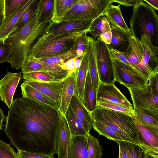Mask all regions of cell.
<instances>
[{"mask_svg": "<svg viewBox=\"0 0 158 158\" xmlns=\"http://www.w3.org/2000/svg\"><path fill=\"white\" fill-rule=\"evenodd\" d=\"M148 81L155 93L158 95V73L150 77Z\"/></svg>", "mask_w": 158, "mask_h": 158, "instance_id": "49", "label": "cell"}, {"mask_svg": "<svg viewBox=\"0 0 158 158\" xmlns=\"http://www.w3.org/2000/svg\"><path fill=\"white\" fill-rule=\"evenodd\" d=\"M39 1L34 0L31 4L23 12L14 27L13 32L20 29L30 20L37 9Z\"/></svg>", "mask_w": 158, "mask_h": 158, "instance_id": "34", "label": "cell"}, {"mask_svg": "<svg viewBox=\"0 0 158 158\" xmlns=\"http://www.w3.org/2000/svg\"><path fill=\"white\" fill-rule=\"evenodd\" d=\"M83 56H81L77 57L75 60V67L76 70H78L81 66Z\"/></svg>", "mask_w": 158, "mask_h": 158, "instance_id": "53", "label": "cell"}, {"mask_svg": "<svg viewBox=\"0 0 158 158\" xmlns=\"http://www.w3.org/2000/svg\"><path fill=\"white\" fill-rule=\"evenodd\" d=\"M136 0H113V2L119 3L126 7L133 6Z\"/></svg>", "mask_w": 158, "mask_h": 158, "instance_id": "50", "label": "cell"}, {"mask_svg": "<svg viewBox=\"0 0 158 158\" xmlns=\"http://www.w3.org/2000/svg\"><path fill=\"white\" fill-rule=\"evenodd\" d=\"M92 19H76L63 21L58 23L52 21L46 31L55 35L69 34L88 32Z\"/></svg>", "mask_w": 158, "mask_h": 158, "instance_id": "12", "label": "cell"}, {"mask_svg": "<svg viewBox=\"0 0 158 158\" xmlns=\"http://www.w3.org/2000/svg\"><path fill=\"white\" fill-rule=\"evenodd\" d=\"M12 51V46L10 43L0 40V64L8 62Z\"/></svg>", "mask_w": 158, "mask_h": 158, "instance_id": "41", "label": "cell"}, {"mask_svg": "<svg viewBox=\"0 0 158 158\" xmlns=\"http://www.w3.org/2000/svg\"><path fill=\"white\" fill-rule=\"evenodd\" d=\"M87 150L89 158H101L102 156L101 147L98 139L89 133L86 135Z\"/></svg>", "mask_w": 158, "mask_h": 158, "instance_id": "33", "label": "cell"}, {"mask_svg": "<svg viewBox=\"0 0 158 158\" xmlns=\"http://www.w3.org/2000/svg\"><path fill=\"white\" fill-rule=\"evenodd\" d=\"M42 65L37 62L35 59L28 56L26 58L21 69L22 74L42 71Z\"/></svg>", "mask_w": 158, "mask_h": 158, "instance_id": "38", "label": "cell"}, {"mask_svg": "<svg viewBox=\"0 0 158 158\" xmlns=\"http://www.w3.org/2000/svg\"><path fill=\"white\" fill-rule=\"evenodd\" d=\"M88 44L86 51L87 57L88 70L91 84L96 94L100 82L97 65L95 40L92 36L88 35Z\"/></svg>", "mask_w": 158, "mask_h": 158, "instance_id": "18", "label": "cell"}, {"mask_svg": "<svg viewBox=\"0 0 158 158\" xmlns=\"http://www.w3.org/2000/svg\"><path fill=\"white\" fill-rule=\"evenodd\" d=\"M74 58L76 57L70 51L64 55L59 56L35 59L42 65L43 68L42 71L48 73L54 76L59 81H63L70 73L64 68L63 63Z\"/></svg>", "mask_w": 158, "mask_h": 158, "instance_id": "13", "label": "cell"}, {"mask_svg": "<svg viewBox=\"0 0 158 158\" xmlns=\"http://www.w3.org/2000/svg\"><path fill=\"white\" fill-rule=\"evenodd\" d=\"M97 65L100 81L105 84H114V69L107 45L100 37L95 40Z\"/></svg>", "mask_w": 158, "mask_h": 158, "instance_id": "10", "label": "cell"}, {"mask_svg": "<svg viewBox=\"0 0 158 158\" xmlns=\"http://www.w3.org/2000/svg\"><path fill=\"white\" fill-rule=\"evenodd\" d=\"M5 0H0V17L5 16Z\"/></svg>", "mask_w": 158, "mask_h": 158, "instance_id": "52", "label": "cell"}, {"mask_svg": "<svg viewBox=\"0 0 158 158\" xmlns=\"http://www.w3.org/2000/svg\"><path fill=\"white\" fill-rule=\"evenodd\" d=\"M69 105L81 121L87 133H89L92 127L93 118L90 113L85 107L75 91Z\"/></svg>", "mask_w": 158, "mask_h": 158, "instance_id": "20", "label": "cell"}, {"mask_svg": "<svg viewBox=\"0 0 158 158\" xmlns=\"http://www.w3.org/2000/svg\"><path fill=\"white\" fill-rule=\"evenodd\" d=\"M22 77L41 82H54L61 81H59L53 75L44 71L22 74Z\"/></svg>", "mask_w": 158, "mask_h": 158, "instance_id": "36", "label": "cell"}, {"mask_svg": "<svg viewBox=\"0 0 158 158\" xmlns=\"http://www.w3.org/2000/svg\"><path fill=\"white\" fill-rule=\"evenodd\" d=\"M78 70L70 73L63 81L61 98L59 110L64 115L75 91L76 75Z\"/></svg>", "mask_w": 158, "mask_h": 158, "instance_id": "19", "label": "cell"}, {"mask_svg": "<svg viewBox=\"0 0 158 158\" xmlns=\"http://www.w3.org/2000/svg\"><path fill=\"white\" fill-rule=\"evenodd\" d=\"M115 81L127 89H139L146 86L148 80L131 66L116 60H111Z\"/></svg>", "mask_w": 158, "mask_h": 158, "instance_id": "9", "label": "cell"}, {"mask_svg": "<svg viewBox=\"0 0 158 158\" xmlns=\"http://www.w3.org/2000/svg\"><path fill=\"white\" fill-rule=\"evenodd\" d=\"M87 32H83L77 38L75 46L71 51L76 58L82 56L86 52L88 42Z\"/></svg>", "mask_w": 158, "mask_h": 158, "instance_id": "37", "label": "cell"}, {"mask_svg": "<svg viewBox=\"0 0 158 158\" xmlns=\"http://www.w3.org/2000/svg\"><path fill=\"white\" fill-rule=\"evenodd\" d=\"M131 35L140 41L141 36L146 35L153 45L158 47V18L154 9L143 0H136L133 6L130 21Z\"/></svg>", "mask_w": 158, "mask_h": 158, "instance_id": "5", "label": "cell"}, {"mask_svg": "<svg viewBox=\"0 0 158 158\" xmlns=\"http://www.w3.org/2000/svg\"><path fill=\"white\" fill-rule=\"evenodd\" d=\"M145 158H158V154H155L145 152Z\"/></svg>", "mask_w": 158, "mask_h": 158, "instance_id": "55", "label": "cell"}, {"mask_svg": "<svg viewBox=\"0 0 158 158\" xmlns=\"http://www.w3.org/2000/svg\"><path fill=\"white\" fill-rule=\"evenodd\" d=\"M29 0H5V17L14 13L19 8L24 6Z\"/></svg>", "mask_w": 158, "mask_h": 158, "instance_id": "39", "label": "cell"}, {"mask_svg": "<svg viewBox=\"0 0 158 158\" xmlns=\"http://www.w3.org/2000/svg\"><path fill=\"white\" fill-rule=\"evenodd\" d=\"M20 87L23 97L59 110L60 104L34 88L23 82L21 85Z\"/></svg>", "mask_w": 158, "mask_h": 158, "instance_id": "22", "label": "cell"}, {"mask_svg": "<svg viewBox=\"0 0 158 158\" xmlns=\"http://www.w3.org/2000/svg\"><path fill=\"white\" fill-rule=\"evenodd\" d=\"M112 32L111 44L108 47L122 52H125L129 46L128 37L131 35V32L123 30L109 23Z\"/></svg>", "mask_w": 158, "mask_h": 158, "instance_id": "24", "label": "cell"}, {"mask_svg": "<svg viewBox=\"0 0 158 158\" xmlns=\"http://www.w3.org/2000/svg\"><path fill=\"white\" fill-rule=\"evenodd\" d=\"M107 47L111 60H118L130 66L123 52L109 48L108 46Z\"/></svg>", "mask_w": 158, "mask_h": 158, "instance_id": "44", "label": "cell"}, {"mask_svg": "<svg viewBox=\"0 0 158 158\" xmlns=\"http://www.w3.org/2000/svg\"><path fill=\"white\" fill-rule=\"evenodd\" d=\"M5 117L3 114V110L0 107V131L3 129L2 127L4 126L3 125V123Z\"/></svg>", "mask_w": 158, "mask_h": 158, "instance_id": "54", "label": "cell"}, {"mask_svg": "<svg viewBox=\"0 0 158 158\" xmlns=\"http://www.w3.org/2000/svg\"><path fill=\"white\" fill-rule=\"evenodd\" d=\"M134 115L133 116L143 125L158 133V119L138 108H134Z\"/></svg>", "mask_w": 158, "mask_h": 158, "instance_id": "31", "label": "cell"}, {"mask_svg": "<svg viewBox=\"0 0 158 158\" xmlns=\"http://www.w3.org/2000/svg\"><path fill=\"white\" fill-rule=\"evenodd\" d=\"M23 82L34 88L51 99L60 104L63 81L58 82L39 81L22 77Z\"/></svg>", "mask_w": 158, "mask_h": 158, "instance_id": "15", "label": "cell"}, {"mask_svg": "<svg viewBox=\"0 0 158 158\" xmlns=\"http://www.w3.org/2000/svg\"><path fill=\"white\" fill-rule=\"evenodd\" d=\"M76 58L71 59L63 64L64 68L70 73L76 71L75 60Z\"/></svg>", "mask_w": 158, "mask_h": 158, "instance_id": "47", "label": "cell"}, {"mask_svg": "<svg viewBox=\"0 0 158 158\" xmlns=\"http://www.w3.org/2000/svg\"><path fill=\"white\" fill-rule=\"evenodd\" d=\"M33 1L34 0H29L24 6L19 8L14 13L9 16L5 17L0 27V40L5 41L8 36L13 32L14 27L21 15Z\"/></svg>", "mask_w": 158, "mask_h": 158, "instance_id": "23", "label": "cell"}, {"mask_svg": "<svg viewBox=\"0 0 158 158\" xmlns=\"http://www.w3.org/2000/svg\"><path fill=\"white\" fill-rule=\"evenodd\" d=\"M90 113L93 120L105 123L123 141L138 145L144 149L140 134L132 117L98 105Z\"/></svg>", "mask_w": 158, "mask_h": 158, "instance_id": "4", "label": "cell"}, {"mask_svg": "<svg viewBox=\"0 0 158 158\" xmlns=\"http://www.w3.org/2000/svg\"><path fill=\"white\" fill-rule=\"evenodd\" d=\"M5 18V16H2L1 17H0V27L2 25V23L4 21V19Z\"/></svg>", "mask_w": 158, "mask_h": 158, "instance_id": "56", "label": "cell"}, {"mask_svg": "<svg viewBox=\"0 0 158 158\" xmlns=\"http://www.w3.org/2000/svg\"><path fill=\"white\" fill-rule=\"evenodd\" d=\"M144 2L147 3L150 6L154 9L158 10V0H143Z\"/></svg>", "mask_w": 158, "mask_h": 158, "instance_id": "51", "label": "cell"}, {"mask_svg": "<svg viewBox=\"0 0 158 158\" xmlns=\"http://www.w3.org/2000/svg\"><path fill=\"white\" fill-rule=\"evenodd\" d=\"M96 105L120 112L131 117L134 115V110H131L118 105L108 102H96Z\"/></svg>", "mask_w": 158, "mask_h": 158, "instance_id": "40", "label": "cell"}, {"mask_svg": "<svg viewBox=\"0 0 158 158\" xmlns=\"http://www.w3.org/2000/svg\"><path fill=\"white\" fill-rule=\"evenodd\" d=\"M127 39L129 46L124 54L130 66L148 80L158 73V47L146 35H142L139 41L131 35Z\"/></svg>", "mask_w": 158, "mask_h": 158, "instance_id": "3", "label": "cell"}, {"mask_svg": "<svg viewBox=\"0 0 158 158\" xmlns=\"http://www.w3.org/2000/svg\"><path fill=\"white\" fill-rule=\"evenodd\" d=\"M88 71V64L86 52L83 56L80 66L77 71L76 77L75 91L82 102L84 90Z\"/></svg>", "mask_w": 158, "mask_h": 158, "instance_id": "27", "label": "cell"}, {"mask_svg": "<svg viewBox=\"0 0 158 158\" xmlns=\"http://www.w3.org/2000/svg\"><path fill=\"white\" fill-rule=\"evenodd\" d=\"M132 117L140 134L145 152L158 154V133L143 125L133 116Z\"/></svg>", "mask_w": 158, "mask_h": 158, "instance_id": "17", "label": "cell"}, {"mask_svg": "<svg viewBox=\"0 0 158 158\" xmlns=\"http://www.w3.org/2000/svg\"><path fill=\"white\" fill-rule=\"evenodd\" d=\"M92 127L100 135H103L109 139L115 142L123 140L111 128L102 122L93 120Z\"/></svg>", "mask_w": 158, "mask_h": 158, "instance_id": "32", "label": "cell"}, {"mask_svg": "<svg viewBox=\"0 0 158 158\" xmlns=\"http://www.w3.org/2000/svg\"><path fill=\"white\" fill-rule=\"evenodd\" d=\"M54 0H40L39 4L41 10L40 19L42 22L52 20L53 15Z\"/></svg>", "mask_w": 158, "mask_h": 158, "instance_id": "35", "label": "cell"}, {"mask_svg": "<svg viewBox=\"0 0 158 158\" xmlns=\"http://www.w3.org/2000/svg\"><path fill=\"white\" fill-rule=\"evenodd\" d=\"M113 0H78L58 20H94L103 14Z\"/></svg>", "mask_w": 158, "mask_h": 158, "instance_id": "7", "label": "cell"}, {"mask_svg": "<svg viewBox=\"0 0 158 158\" xmlns=\"http://www.w3.org/2000/svg\"><path fill=\"white\" fill-rule=\"evenodd\" d=\"M100 37L102 40L107 45L110 44L111 43L112 37L111 28L103 32Z\"/></svg>", "mask_w": 158, "mask_h": 158, "instance_id": "48", "label": "cell"}, {"mask_svg": "<svg viewBox=\"0 0 158 158\" xmlns=\"http://www.w3.org/2000/svg\"><path fill=\"white\" fill-rule=\"evenodd\" d=\"M72 136L85 135L86 132L80 119L69 105L64 115Z\"/></svg>", "mask_w": 158, "mask_h": 158, "instance_id": "26", "label": "cell"}, {"mask_svg": "<svg viewBox=\"0 0 158 158\" xmlns=\"http://www.w3.org/2000/svg\"><path fill=\"white\" fill-rule=\"evenodd\" d=\"M21 72L12 73L8 71L5 77L0 80V98L10 109L13 102V96L21 77Z\"/></svg>", "mask_w": 158, "mask_h": 158, "instance_id": "14", "label": "cell"}, {"mask_svg": "<svg viewBox=\"0 0 158 158\" xmlns=\"http://www.w3.org/2000/svg\"></svg>", "mask_w": 158, "mask_h": 158, "instance_id": "57", "label": "cell"}, {"mask_svg": "<svg viewBox=\"0 0 158 158\" xmlns=\"http://www.w3.org/2000/svg\"><path fill=\"white\" fill-rule=\"evenodd\" d=\"M129 158H145V152L140 146L128 142Z\"/></svg>", "mask_w": 158, "mask_h": 158, "instance_id": "43", "label": "cell"}, {"mask_svg": "<svg viewBox=\"0 0 158 158\" xmlns=\"http://www.w3.org/2000/svg\"><path fill=\"white\" fill-rule=\"evenodd\" d=\"M67 158H89L86 135L72 137L67 149Z\"/></svg>", "mask_w": 158, "mask_h": 158, "instance_id": "21", "label": "cell"}, {"mask_svg": "<svg viewBox=\"0 0 158 158\" xmlns=\"http://www.w3.org/2000/svg\"><path fill=\"white\" fill-rule=\"evenodd\" d=\"M110 29L109 22L105 15L102 14L92 21L87 34L92 35L94 40H95L97 38L100 37L103 32Z\"/></svg>", "mask_w": 158, "mask_h": 158, "instance_id": "29", "label": "cell"}, {"mask_svg": "<svg viewBox=\"0 0 158 158\" xmlns=\"http://www.w3.org/2000/svg\"><path fill=\"white\" fill-rule=\"evenodd\" d=\"M78 0H54L52 20L57 23L59 19Z\"/></svg>", "mask_w": 158, "mask_h": 158, "instance_id": "30", "label": "cell"}, {"mask_svg": "<svg viewBox=\"0 0 158 158\" xmlns=\"http://www.w3.org/2000/svg\"><path fill=\"white\" fill-rule=\"evenodd\" d=\"M134 108H138L158 119V95L148 83L139 89L129 88Z\"/></svg>", "mask_w": 158, "mask_h": 158, "instance_id": "8", "label": "cell"}, {"mask_svg": "<svg viewBox=\"0 0 158 158\" xmlns=\"http://www.w3.org/2000/svg\"><path fill=\"white\" fill-rule=\"evenodd\" d=\"M59 110L24 97L13 101L4 132L18 150L53 156Z\"/></svg>", "mask_w": 158, "mask_h": 158, "instance_id": "1", "label": "cell"}, {"mask_svg": "<svg viewBox=\"0 0 158 158\" xmlns=\"http://www.w3.org/2000/svg\"><path fill=\"white\" fill-rule=\"evenodd\" d=\"M83 33L55 35L46 31L34 43L28 56L40 59L64 55L74 48L77 38Z\"/></svg>", "mask_w": 158, "mask_h": 158, "instance_id": "6", "label": "cell"}, {"mask_svg": "<svg viewBox=\"0 0 158 158\" xmlns=\"http://www.w3.org/2000/svg\"><path fill=\"white\" fill-rule=\"evenodd\" d=\"M41 10L38 4L37 9L30 20L19 29L9 35L5 41L10 43L13 51L8 60L11 67L21 68L28 56L33 43L46 31L52 21L41 22Z\"/></svg>", "mask_w": 158, "mask_h": 158, "instance_id": "2", "label": "cell"}, {"mask_svg": "<svg viewBox=\"0 0 158 158\" xmlns=\"http://www.w3.org/2000/svg\"><path fill=\"white\" fill-rule=\"evenodd\" d=\"M18 158H54L53 156L18 150Z\"/></svg>", "mask_w": 158, "mask_h": 158, "instance_id": "46", "label": "cell"}, {"mask_svg": "<svg viewBox=\"0 0 158 158\" xmlns=\"http://www.w3.org/2000/svg\"><path fill=\"white\" fill-rule=\"evenodd\" d=\"M120 5L119 4L115 6L110 4L103 14L109 23L123 30L130 32V28L127 26L122 16Z\"/></svg>", "mask_w": 158, "mask_h": 158, "instance_id": "25", "label": "cell"}, {"mask_svg": "<svg viewBox=\"0 0 158 158\" xmlns=\"http://www.w3.org/2000/svg\"><path fill=\"white\" fill-rule=\"evenodd\" d=\"M72 136L64 115L59 111L58 129L56 141L58 158H67L68 147Z\"/></svg>", "mask_w": 158, "mask_h": 158, "instance_id": "16", "label": "cell"}, {"mask_svg": "<svg viewBox=\"0 0 158 158\" xmlns=\"http://www.w3.org/2000/svg\"><path fill=\"white\" fill-rule=\"evenodd\" d=\"M96 102L111 103L134 110L132 104L114 84H105L100 81L96 94Z\"/></svg>", "mask_w": 158, "mask_h": 158, "instance_id": "11", "label": "cell"}, {"mask_svg": "<svg viewBox=\"0 0 158 158\" xmlns=\"http://www.w3.org/2000/svg\"><path fill=\"white\" fill-rule=\"evenodd\" d=\"M0 158H18L17 153L10 146L0 140Z\"/></svg>", "mask_w": 158, "mask_h": 158, "instance_id": "42", "label": "cell"}, {"mask_svg": "<svg viewBox=\"0 0 158 158\" xmlns=\"http://www.w3.org/2000/svg\"><path fill=\"white\" fill-rule=\"evenodd\" d=\"M119 148L118 158H129L128 142L123 140L116 141Z\"/></svg>", "mask_w": 158, "mask_h": 158, "instance_id": "45", "label": "cell"}, {"mask_svg": "<svg viewBox=\"0 0 158 158\" xmlns=\"http://www.w3.org/2000/svg\"><path fill=\"white\" fill-rule=\"evenodd\" d=\"M83 103L90 112L92 111L96 106V94L92 86L88 70L85 85Z\"/></svg>", "mask_w": 158, "mask_h": 158, "instance_id": "28", "label": "cell"}]
</instances>
